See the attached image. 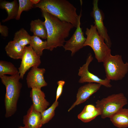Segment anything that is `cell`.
<instances>
[{
	"instance_id": "10",
	"label": "cell",
	"mask_w": 128,
	"mask_h": 128,
	"mask_svg": "<svg viewBox=\"0 0 128 128\" xmlns=\"http://www.w3.org/2000/svg\"><path fill=\"white\" fill-rule=\"evenodd\" d=\"M98 2V0L93 1V8L91 15L94 19V25L98 33L103 37L106 44L110 48L112 43L108 34L107 29L104 25L103 16L101 10L99 8Z\"/></svg>"
},
{
	"instance_id": "14",
	"label": "cell",
	"mask_w": 128,
	"mask_h": 128,
	"mask_svg": "<svg viewBox=\"0 0 128 128\" xmlns=\"http://www.w3.org/2000/svg\"><path fill=\"white\" fill-rule=\"evenodd\" d=\"M41 113L36 111L32 105L23 116L24 128H41Z\"/></svg>"
},
{
	"instance_id": "1",
	"label": "cell",
	"mask_w": 128,
	"mask_h": 128,
	"mask_svg": "<svg viewBox=\"0 0 128 128\" xmlns=\"http://www.w3.org/2000/svg\"><path fill=\"white\" fill-rule=\"evenodd\" d=\"M41 10L42 16L45 19L47 34V49L51 51L57 47H63L66 41L65 39L68 37L74 26L45 11Z\"/></svg>"
},
{
	"instance_id": "5",
	"label": "cell",
	"mask_w": 128,
	"mask_h": 128,
	"mask_svg": "<svg viewBox=\"0 0 128 128\" xmlns=\"http://www.w3.org/2000/svg\"><path fill=\"white\" fill-rule=\"evenodd\" d=\"M128 103L127 98L123 93H120L98 100L96 102V106L101 111V118L104 119L110 118Z\"/></svg>"
},
{
	"instance_id": "22",
	"label": "cell",
	"mask_w": 128,
	"mask_h": 128,
	"mask_svg": "<svg viewBox=\"0 0 128 128\" xmlns=\"http://www.w3.org/2000/svg\"><path fill=\"white\" fill-rule=\"evenodd\" d=\"M58 105V101H55L50 107L41 113V127L49 122L54 116L55 110Z\"/></svg>"
},
{
	"instance_id": "17",
	"label": "cell",
	"mask_w": 128,
	"mask_h": 128,
	"mask_svg": "<svg viewBox=\"0 0 128 128\" xmlns=\"http://www.w3.org/2000/svg\"><path fill=\"white\" fill-rule=\"evenodd\" d=\"M24 49V47L14 40L9 41L5 48L8 55L14 59H21Z\"/></svg>"
},
{
	"instance_id": "25",
	"label": "cell",
	"mask_w": 128,
	"mask_h": 128,
	"mask_svg": "<svg viewBox=\"0 0 128 128\" xmlns=\"http://www.w3.org/2000/svg\"><path fill=\"white\" fill-rule=\"evenodd\" d=\"M65 83V82L62 80L57 82V84L58 86L56 91V99L55 101H58V99L61 95L62 92L63 87Z\"/></svg>"
},
{
	"instance_id": "11",
	"label": "cell",
	"mask_w": 128,
	"mask_h": 128,
	"mask_svg": "<svg viewBox=\"0 0 128 128\" xmlns=\"http://www.w3.org/2000/svg\"><path fill=\"white\" fill-rule=\"evenodd\" d=\"M45 72V69L43 68H39L37 67H32L26 78L28 87L32 89H41V87L47 86V84L44 76Z\"/></svg>"
},
{
	"instance_id": "18",
	"label": "cell",
	"mask_w": 128,
	"mask_h": 128,
	"mask_svg": "<svg viewBox=\"0 0 128 128\" xmlns=\"http://www.w3.org/2000/svg\"><path fill=\"white\" fill-rule=\"evenodd\" d=\"M30 25V31L33 33V35L47 39V34L44 22L39 19L32 20Z\"/></svg>"
},
{
	"instance_id": "15",
	"label": "cell",
	"mask_w": 128,
	"mask_h": 128,
	"mask_svg": "<svg viewBox=\"0 0 128 128\" xmlns=\"http://www.w3.org/2000/svg\"><path fill=\"white\" fill-rule=\"evenodd\" d=\"M19 7V4L16 0L9 2L4 0H0V8L5 9L8 14V16L6 18L3 19L2 22H5L11 19H16L17 16Z\"/></svg>"
},
{
	"instance_id": "26",
	"label": "cell",
	"mask_w": 128,
	"mask_h": 128,
	"mask_svg": "<svg viewBox=\"0 0 128 128\" xmlns=\"http://www.w3.org/2000/svg\"><path fill=\"white\" fill-rule=\"evenodd\" d=\"M8 28L6 26L2 25L0 23V33L1 35L4 37H6L8 35Z\"/></svg>"
},
{
	"instance_id": "27",
	"label": "cell",
	"mask_w": 128,
	"mask_h": 128,
	"mask_svg": "<svg viewBox=\"0 0 128 128\" xmlns=\"http://www.w3.org/2000/svg\"><path fill=\"white\" fill-rule=\"evenodd\" d=\"M97 108L93 105L89 104L85 106L82 111L85 112H93L96 110Z\"/></svg>"
},
{
	"instance_id": "3",
	"label": "cell",
	"mask_w": 128,
	"mask_h": 128,
	"mask_svg": "<svg viewBox=\"0 0 128 128\" xmlns=\"http://www.w3.org/2000/svg\"><path fill=\"white\" fill-rule=\"evenodd\" d=\"M0 78L6 88L4 100L6 110L5 117L8 118L13 115L17 110V103L22 84L19 81L21 78L18 73L10 76L5 75Z\"/></svg>"
},
{
	"instance_id": "12",
	"label": "cell",
	"mask_w": 128,
	"mask_h": 128,
	"mask_svg": "<svg viewBox=\"0 0 128 128\" xmlns=\"http://www.w3.org/2000/svg\"><path fill=\"white\" fill-rule=\"evenodd\" d=\"M101 85L99 83H91L80 87L77 94L76 100L69 109L68 112L76 106L85 102L91 95L98 91Z\"/></svg>"
},
{
	"instance_id": "19",
	"label": "cell",
	"mask_w": 128,
	"mask_h": 128,
	"mask_svg": "<svg viewBox=\"0 0 128 128\" xmlns=\"http://www.w3.org/2000/svg\"><path fill=\"white\" fill-rule=\"evenodd\" d=\"M30 45L36 54L40 56L42 55L43 50L47 49L46 41H43L40 37L33 35L31 37Z\"/></svg>"
},
{
	"instance_id": "6",
	"label": "cell",
	"mask_w": 128,
	"mask_h": 128,
	"mask_svg": "<svg viewBox=\"0 0 128 128\" xmlns=\"http://www.w3.org/2000/svg\"><path fill=\"white\" fill-rule=\"evenodd\" d=\"M103 63L106 78L110 80H121L128 72V63H124L121 55H113L111 54L105 59Z\"/></svg>"
},
{
	"instance_id": "16",
	"label": "cell",
	"mask_w": 128,
	"mask_h": 128,
	"mask_svg": "<svg viewBox=\"0 0 128 128\" xmlns=\"http://www.w3.org/2000/svg\"><path fill=\"white\" fill-rule=\"evenodd\" d=\"M110 118L112 123L116 127L119 128L128 127V109H121Z\"/></svg>"
},
{
	"instance_id": "9",
	"label": "cell",
	"mask_w": 128,
	"mask_h": 128,
	"mask_svg": "<svg viewBox=\"0 0 128 128\" xmlns=\"http://www.w3.org/2000/svg\"><path fill=\"white\" fill-rule=\"evenodd\" d=\"M79 15L76 30L70 38L66 41V43L63 46L65 51L69 50L71 51L72 56L84 47L83 45L86 40V38L84 36L82 28L80 27V19L82 16L81 11Z\"/></svg>"
},
{
	"instance_id": "29",
	"label": "cell",
	"mask_w": 128,
	"mask_h": 128,
	"mask_svg": "<svg viewBox=\"0 0 128 128\" xmlns=\"http://www.w3.org/2000/svg\"><path fill=\"white\" fill-rule=\"evenodd\" d=\"M18 128H24V127L22 126H20Z\"/></svg>"
},
{
	"instance_id": "4",
	"label": "cell",
	"mask_w": 128,
	"mask_h": 128,
	"mask_svg": "<svg viewBox=\"0 0 128 128\" xmlns=\"http://www.w3.org/2000/svg\"><path fill=\"white\" fill-rule=\"evenodd\" d=\"M87 36L84 47H90L94 51L96 58L99 62H103L105 59L111 54V50L104 42L103 37L98 32L95 26L91 25L89 28H87Z\"/></svg>"
},
{
	"instance_id": "23",
	"label": "cell",
	"mask_w": 128,
	"mask_h": 128,
	"mask_svg": "<svg viewBox=\"0 0 128 128\" xmlns=\"http://www.w3.org/2000/svg\"><path fill=\"white\" fill-rule=\"evenodd\" d=\"M97 108L96 110L93 112L82 111L78 115V118L84 123H87L91 121L97 116L101 114V112L99 108Z\"/></svg>"
},
{
	"instance_id": "13",
	"label": "cell",
	"mask_w": 128,
	"mask_h": 128,
	"mask_svg": "<svg viewBox=\"0 0 128 128\" xmlns=\"http://www.w3.org/2000/svg\"><path fill=\"white\" fill-rule=\"evenodd\" d=\"M30 97L32 100L35 110L41 113L46 110L50 103L45 99L44 92L39 88L32 89L30 92Z\"/></svg>"
},
{
	"instance_id": "7",
	"label": "cell",
	"mask_w": 128,
	"mask_h": 128,
	"mask_svg": "<svg viewBox=\"0 0 128 128\" xmlns=\"http://www.w3.org/2000/svg\"><path fill=\"white\" fill-rule=\"evenodd\" d=\"M93 59L92 55L90 54L87 58L85 64L80 67L78 70V75L80 77L78 81L80 83L88 82L99 83L106 87L110 88L112 85L110 80L106 78L102 79L91 73L88 70V67L90 63Z\"/></svg>"
},
{
	"instance_id": "30",
	"label": "cell",
	"mask_w": 128,
	"mask_h": 128,
	"mask_svg": "<svg viewBox=\"0 0 128 128\" xmlns=\"http://www.w3.org/2000/svg\"></svg>"
},
{
	"instance_id": "8",
	"label": "cell",
	"mask_w": 128,
	"mask_h": 128,
	"mask_svg": "<svg viewBox=\"0 0 128 128\" xmlns=\"http://www.w3.org/2000/svg\"><path fill=\"white\" fill-rule=\"evenodd\" d=\"M20 67L18 73L21 79L29 69L34 67H38L41 64L40 56L37 55L30 45L25 46Z\"/></svg>"
},
{
	"instance_id": "20",
	"label": "cell",
	"mask_w": 128,
	"mask_h": 128,
	"mask_svg": "<svg viewBox=\"0 0 128 128\" xmlns=\"http://www.w3.org/2000/svg\"><path fill=\"white\" fill-rule=\"evenodd\" d=\"M31 37L25 29L22 28L15 33L13 39L24 47L27 45H30Z\"/></svg>"
},
{
	"instance_id": "24",
	"label": "cell",
	"mask_w": 128,
	"mask_h": 128,
	"mask_svg": "<svg viewBox=\"0 0 128 128\" xmlns=\"http://www.w3.org/2000/svg\"><path fill=\"white\" fill-rule=\"evenodd\" d=\"M19 7L18 14L15 19L19 20L22 12L23 11H27L33 7L34 5L30 0H18Z\"/></svg>"
},
{
	"instance_id": "28",
	"label": "cell",
	"mask_w": 128,
	"mask_h": 128,
	"mask_svg": "<svg viewBox=\"0 0 128 128\" xmlns=\"http://www.w3.org/2000/svg\"><path fill=\"white\" fill-rule=\"evenodd\" d=\"M34 5L38 4L40 2V0H30Z\"/></svg>"
},
{
	"instance_id": "21",
	"label": "cell",
	"mask_w": 128,
	"mask_h": 128,
	"mask_svg": "<svg viewBox=\"0 0 128 128\" xmlns=\"http://www.w3.org/2000/svg\"><path fill=\"white\" fill-rule=\"evenodd\" d=\"M18 73L17 68L11 62L4 60L0 61V77L6 74L13 75Z\"/></svg>"
},
{
	"instance_id": "2",
	"label": "cell",
	"mask_w": 128,
	"mask_h": 128,
	"mask_svg": "<svg viewBox=\"0 0 128 128\" xmlns=\"http://www.w3.org/2000/svg\"><path fill=\"white\" fill-rule=\"evenodd\" d=\"M36 8L45 11L61 21L72 24L76 28L79 15L77 9L66 0H40L38 4L34 5Z\"/></svg>"
}]
</instances>
